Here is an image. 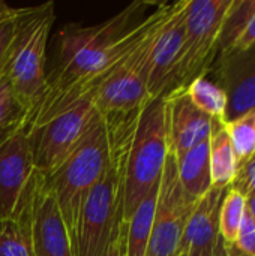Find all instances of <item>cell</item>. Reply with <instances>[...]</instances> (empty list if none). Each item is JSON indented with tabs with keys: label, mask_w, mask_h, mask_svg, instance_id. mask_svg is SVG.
<instances>
[{
	"label": "cell",
	"mask_w": 255,
	"mask_h": 256,
	"mask_svg": "<svg viewBox=\"0 0 255 256\" xmlns=\"http://www.w3.org/2000/svg\"><path fill=\"white\" fill-rule=\"evenodd\" d=\"M146 2H134L114 16L95 24H68L57 34L54 64L47 72L44 94L26 128L39 126L81 99H92L122 58L146 32L150 14L143 16Z\"/></svg>",
	"instance_id": "6da1fadb"
},
{
	"label": "cell",
	"mask_w": 255,
	"mask_h": 256,
	"mask_svg": "<svg viewBox=\"0 0 255 256\" xmlns=\"http://www.w3.org/2000/svg\"><path fill=\"white\" fill-rule=\"evenodd\" d=\"M138 116L105 118L111 140V158L104 176L89 190L80 207L71 234L74 256L105 254L114 226L122 216L125 160Z\"/></svg>",
	"instance_id": "7a4b0ae2"
},
{
	"label": "cell",
	"mask_w": 255,
	"mask_h": 256,
	"mask_svg": "<svg viewBox=\"0 0 255 256\" xmlns=\"http://www.w3.org/2000/svg\"><path fill=\"white\" fill-rule=\"evenodd\" d=\"M170 153L165 98L149 100L138 116L125 160L122 218L128 222L153 188L161 183Z\"/></svg>",
	"instance_id": "3957f363"
},
{
	"label": "cell",
	"mask_w": 255,
	"mask_h": 256,
	"mask_svg": "<svg viewBox=\"0 0 255 256\" xmlns=\"http://www.w3.org/2000/svg\"><path fill=\"white\" fill-rule=\"evenodd\" d=\"M110 158L111 140L108 124L95 111L86 134L74 152L54 174L45 177L47 184L54 194L69 237L86 195L104 176Z\"/></svg>",
	"instance_id": "277c9868"
},
{
	"label": "cell",
	"mask_w": 255,
	"mask_h": 256,
	"mask_svg": "<svg viewBox=\"0 0 255 256\" xmlns=\"http://www.w3.org/2000/svg\"><path fill=\"white\" fill-rule=\"evenodd\" d=\"M53 22L54 4L51 2L24 8L11 46L5 76L29 117L45 90L47 48Z\"/></svg>",
	"instance_id": "5b68a950"
},
{
	"label": "cell",
	"mask_w": 255,
	"mask_h": 256,
	"mask_svg": "<svg viewBox=\"0 0 255 256\" xmlns=\"http://www.w3.org/2000/svg\"><path fill=\"white\" fill-rule=\"evenodd\" d=\"M171 3H159L150 12V21L131 51L122 58L110 78L92 96L96 111L105 118L138 116L152 100L147 93L149 56L155 34L167 16Z\"/></svg>",
	"instance_id": "8992f818"
},
{
	"label": "cell",
	"mask_w": 255,
	"mask_h": 256,
	"mask_svg": "<svg viewBox=\"0 0 255 256\" xmlns=\"http://www.w3.org/2000/svg\"><path fill=\"white\" fill-rule=\"evenodd\" d=\"M231 2L188 0L185 38L171 78L170 92L185 88L195 78L207 75L215 60V44L219 27Z\"/></svg>",
	"instance_id": "52a82bcc"
},
{
	"label": "cell",
	"mask_w": 255,
	"mask_h": 256,
	"mask_svg": "<svg viewBox=\"0 0 255 256\" xmlns=\"http://www.w3.org/2000/svg\"><path fill=\"white\" fill-rule=\"evenodd\" d=\"M195 204L185 195L177 176L176 158L168 153L159 183L146 256L177 255Z\"/></svg>",
	"instance_id": "ba28073f"
},
{
	"label": "cell",
	"mask_w": 255,
	"mask_h": 256,
	"mask_svg": "<svg viewBox=\"0 0 255 256\" xmlns=\"http://www.w3.org/2000/svg\"><path fill=\"white\" fill-rule=\"evenodd\" d=\"M95 111L92 99H81L30 132L35 171L44 177L54 174L81 141Z\"/></svg>",
	"instance_id": "9c48e42d"
},
{
	"label": "cell",
	"mask_w": 255,
	"mask_h": 256,
	"mask_svg": "<svg viewBox=\"0 0 255 256\" xmlns=\"http://www.w3.org/2000/svg\"><path fill=\"white\" fill-rule=\"evenodd\" d=\"M186 8L188 0L171 3L152 42L147 76V93L150 99L165 96L170 92L171 78L185 38Z\"/></svg>",
	"instance_id": "30bf717a"
},
{
	"label": "cell",
	"mask_w": 255,
	"mask_h": 256,
	"mask_svg": "<svg viewBox=\"0 0 255 256\" xmlns=\"http://www.w3.org/2000/svg\"><path fill=\"white\" fill-rule=\"evenodd\" d=\"M30 216L33 256H74L72 242L54 194L38 171L33 176Z\"/></svg>",
	"instance_id": "8fae6325"
},
{
	"label": "cell",
	"mask_w": 255,
	"mask_h": 256,
	"mask_svg": "<svg viewBox=\"0 0 255 256\" xmlns=\"http://www.w3.org/2000/svg\"><path fill=\"white\" fill-rule=\"evenodd\" d=\"M33 172L32 135L23 124L0 142V220L14 214Z\"/></svg>",
	"instance_id": "7c38bea8"
},
{
	"label": "cell",
	"mask_w": 255,
	"mask_h": 256,
	"mask_svg": "<svg viewBox=\"0 0 255 256\" xmlns=\"http://www.w3.org/2000/svg\"><path fill=\"white\" fill-rule=\"evenodd\" d=\"M227 96L222 123H230L255 110V44L243 51H230L215 60L209 72Z\"/></svg>",
	"instance_id": "4fadbf2b"
},
{
	"label": "cell",
	"mask_w": 255,
	"mask_h": 256,
	"mask_svg": "<svg viewBox=\"0 0 255 256\" xmlns=\"http://www.w3.org/2000/svg\"><path fill=\"white\" fill-rule=\"evenodd\" d=\"M164 98L170 153L179 158L210 138L215 120L195 108L183 88H176Z\"/></svg>",
	"instance_id": "5bb4252c"
},
{
	"label": "cell",
	"mask_w": 255,
	"mask_h": 256,
	"mask_svg": "<svg viewBox=\"0 0 255 256\" xmlns=\"http://www.w3.org/2000/svg\"><path fill=\"white\" fill-rule=\"evenodd\" d=\"M228 188H212L194 207L180 249L186 256H225L219 234V208Z\"/></svg>",
	"instance_id": "9a60e30c"
},
{
	"label": "cell",
	"mask_w": 255,
	"mask_h": 256,
	"mask_svg": "<svg viewBox=\"0 0 255 256\" xmlns=\"http://www.w3.org/2000/svg\"><path fill=\"white\" fill-rule=\"evenodd\" d=\"M33 176L26 186L14 214L9 219L0 220V256H33L30 232Z\"/></svg>",
	"instance_id": "2e32d148"
},
{
	"label": "cell",
	"mask_w": 255,
	"mask_h": 256,
	"mask_svg": "<svg viewBox=\"0 0 255 256\" xmlns=\"http://www.w3.org/2000/svg\"><path fill=\"white\" fill-rule=\"evenodd\" d=\"M209 141L210 138L200 142L182 156H174L180 186L192 202H198L213 188L210 176Z\"/></svg>",
	"instance_id": "e0dca14e"
},
{
	"label": "cell",
	"mask_w": 255,
	"mask_h": 256,
	"mask_svg": "<svg viewBox=\"0 0 255 256\" xmlns=\"http://www.w3.org/2000/svg\"><path fill=\"white\" fill-rule=\"evenodd\" d=\"M210 156V176L213 188H228L236 177L239 160L233 150L230 136L225 126L219 122H213V129L209 141Z\"/></svg>",
	"instance_id": "ac0fdd59"
},
{
	"label": "cell",
	"mask_w": 255,
	"mask_h": 256,
	"mask_svg": "<svg viewBox=\"0 0 255 256\" xmlns=\"http://www.w3.org/2000/svg\"><path fill=\"white\" fill-rule=\"evenodd\" d=\"M158 192H159V184L150 190V194L140 202V206L135 208L131 219L128 220L125 256H146Z\"/></svg>",
	"instance_id": "d6986e66"
},
{
	"label": "cell",
	"mask_w": 255,
	"mask_h": 256,
	"mask_svg": "<svg viewBox=\"0 0 255 256\" xmlns=\"http://www.w3.org/2000/svg\"><path fill=\"white\" fill-rule=\"evenodd\" d=\"M255 15V0H233L225 12L215 44V60L231 51ZM213 60V63H215ZM212 68V66H210Z\"/></svg>",
	"instance_id": "ffe728a7"
},
{
	"label": "cell",
	"mask_w": 255,
	"mask_h": 256,
	"mask_svg": "<svg viewBox=\"0 0 255 256\" xmlns=\"http://www.w3.org/2000/svg\"><path fill=\"white\" fill-rule=\"evenodd\" d=\"M183 90L195 108H198L201 112L207 114L213 120H219L221 123L224 122L227 110V96L215 81L203 75L191 81Z\"/></svg>",
	"instance_id": "44dd1931"
},
{
	"label": "cell",
	"mask_w": 255,
	"mask_h": 256,
	"mask_svg": "<svg viewBox=\"0 0 255 256\" xmlns=\"http://www.w3.org/2000/svg\"><path fill=\"white\" fill-rule=\"evenodd\" d=\"M245 210V196L228 188L219 208V234L224 244H230L236 240Z\"/></svg>",
	"instance_id": "7402d4cb"
},
{
	"label": "cell",
	"mask_w": 255,
	"mask_h": 256,
	"mask_svg": "<svg viewBox=\"0 0 255 256\" xmlns=\"http://www.w3.org/2000/svg\"><path fill=\"white\" fill-rule=\"evenodd\" d=\"M27 111L15 98L8 78H0V142L27 123Z\"/></svg>",
	"instance_id": "603a6c76"
},
{
	"label": "cell",
	"mask_w": 255,
	"mask_h": 256,
	"mask_svg": "<svg viewBox=\"0 0 255 256\" xmlns=\"http://www.w3.org/2000/svg\"><path fill=\"white\" fill-rule=\"evenodd\" d=\"M222 124L227 129L236 158L242 164L255 153V110Z\"/></svg>",
	"instance_id": "cb8c5ba5"
},
{
	"label": "cell",
	"mask_w": 255,
	"mask_h": 256,
	"mask_svg": "<svg viewBox=\"0 0 255 256\" xmlns=\"http://www.w3.org/2000/svg\"><path fill=\"white\" fill-rule=\"evenodd\" d=\"M224 249L225 256H255V222L246 210L236 240L224 244Z\"/></svg>",
	"instance_id": "d4e9b609"
},
{
	"label": "cell",
	"mask_w": 255,
	"mask_h": 256,
	"mask_svg": "<svg viewBox=\"0 0 255 256\" xmlns=\"http://www.w3.org/2000/svg\"><path fill=\"white\" fill-rule=\"evenodd\" d=\"M24 8H14L9 15L0 21V78L5 75L11 46L18 28V21Z\"/></svg>",
	"instance_id": "484cf974"
},
{
	"label": "cell",
	"mask_w": 255,
	"mask_h": 256,
	"mask_svg": "<svg viewBox=\"0 0 255 256\" xmlns=\"http://www.w3.org/2000/svg\"><path fill=\"white\" fill-rule=\"evenodd\" d=\"M228 188L237 190L243 196L255 195V153L242 164H239L236 177Z\"/></svg>",
	"instance_id": "4316f807"
},
{
	"label": "cell",
	"mask_w": 255,
	"mask_h": 256,
	"mask_svg": "<svg viewBox=\"0 0 255 256\" xmlns=\"http://www.w3.org/2000/svg\"><path fill=\"white\" fill-rule=\"evenodd\" d=\"M126 231H128V222L123 220L120 216L114 231L111 234L110 243L105 249V254L102 256H125L126 252Z\"/></svg>",
	"instance_id": "83f0119b"
},
{
	"label": "cell",
	"mask_w": 255,
	"mask_h": 256,
	"mask_svg": "<svg viewBox=\"0 0 255 256\" xmlns=\"http://www.w3.org/2000/svg\"><path fill=\"white\" fill-rule=\"evenodd\" d=\"M255 44V15L252 20L249 21L248 27L245 28V32L242 33V36L239 38V40L234 44V46L231 48V51H243L246 48H249L251 45ZM230 52V51H228Z\"/></svg>",
	"instance_id": "f1b7e54d"
},
{
	"label": "cell",
	"mask_w": 255,
	"mask_h": 256,
	"mask_svg": "<svg viewBox=\"0 0 255 256\" xmlns=\"http://www.w3.org/2000/svg\"><path fill=\"white\" fill-rule=\"evenodd\" d=\"M245 206H246V212L249 213V216L252 218V220L255 222V195L245 196Z\"/></svg>",
	"instance_id": "f546056e"
},
{
	"label": "cell",
	"mask_w": 255,
	"mask_h": 256,
	"mask_svg": "<svg viewBox=\"0 0 255 256\" xmlns=\"http://www.w3.org/2000/svg\"><path fill=\"white\" fill-rule=\"evenodd\" d=\"M14 8H9L6 3H3V2H0V21L6 16V15H9L11 14V10H12Z\"/></svg>",
	"instance_id": "4dcf8cb0"
},
{
	"label": "cell",
	"mask_w": 255,
	"mask_h": 256,
	"mask_svg": "<svg viewBox=\"0 0 255 256\" xmlns=\"http://www.w3.org/2000/svg\"><path fill=\"white\" fill-rule=\"evenodd\" d=\"M176 256H186V254H185L183 250H179V252H177V255H176Z\"/></svg>",
	"instance_id": "1f68e13d"
}]
</instances>
